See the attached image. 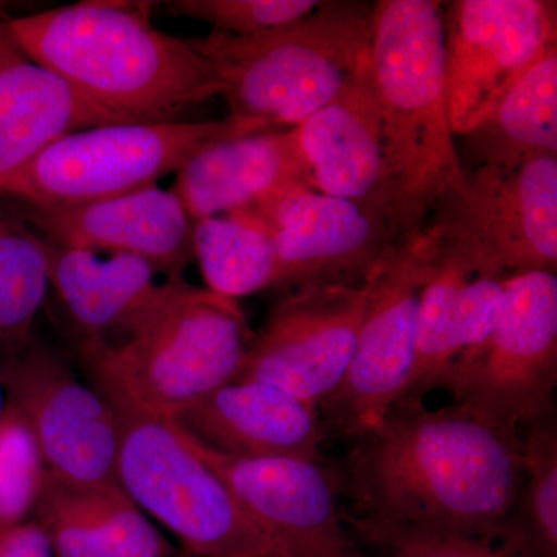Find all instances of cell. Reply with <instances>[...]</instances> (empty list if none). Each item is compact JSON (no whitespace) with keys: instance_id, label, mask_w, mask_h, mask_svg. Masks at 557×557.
<instances>
[{"instance_id":"cell-1","label":"cell","mask_w":557,"mask_h":557,"mask_svg":"<svg viewBox=\"0 0 557 557\" xmlns=\"http://www.w3.org/2000/svg\"><path fill=\"white\" fill-rule=\"evenodd\" d=\"M347 461L350 518L373 525L494 536L523 483V440L454 405L401 399L355 438Z\"/></svg>"},{"instance_id":"cell-2","label":"cell","mask_w":557,"mask_h":557,"mask_svg":"<svg viewBox=\"0 0 557 557\" xmlns=\"http://www.w3.org/2000/svg\"><path fill=\"white\" fill-rule=\"evenodd\" d=\"M146 3L86 0L0 21L17 47L120 123L177 121L220 95L193 40L153 27Z\"/></svg>"},{"instance_id":"cell-3","label":"cell","mask_w":557,"mask_h":557,"mask_svg":"<svg viewBox=\"0 0 557 557\" xmlns=\"http://www.w3.org/2000/svg\"><path fill=\"white\" fill-rule=\"evenodd\" d=\"M370 70L383 124L384 203L403 239L467 180L449 123L443 3H375Z\"/></svg>"},{"instance_id":"cell-4","label":"cell","mask_w":557,"mask_h":557,"mask_svg":"<svg viewBox=\"0 0 557 557\" xmlns=\"http://www.w3.org/2000/svg\"><path fill=\"white\" fill-rule=\"evenodd\" d=\"M255 338L237 300L170 277L126 339L81 354L106 398L177 421L237 380Z\"/></svg>"},{"instance_id":"cell-5","label":"cell","mask_w":557,"mask_h":557,"mask_svg":"<svg viewBox=\"0 0 557 557\" xmlns=\"http://www.w3.org/2000/svg\"><path fill=\"white\" fill-rule=\"evenodd\" d=\"M375 5L321 2L281 30L252 38L211 32L193 40L215 70L233 119L296 127L370 65Z\"/></svg>"},{"instance_id":"cell-6","label":"cell","mask_w":557,"mask_h":557,"mask_svg":"<svg viewBox=\"0 0 557 557\" xmlns=\"http://www.w3.org/2000/svg\"><path fill=\"white\" fill-rule=\"evenodd\" d=\"M120 424L119 479L145 515L199 557H292L193 449L177 421L108 398Z\"/></svg>"},{"instance_id":"cell-7","label":"cell","mask_w":557,"mask_h":557,"mask_svg":"<svg viewBox=\"0 0 557 557\" xmlns=\"http://www.w3.org/2000/svg\"><path fill=\"white\" fill-rule=\"evenodd\" d=\"M274 129L259 121H153L87 127L51 143L0 196L24 207L57 208L156 186L197 150L219 139Z\"/></svg>"},{"instance_id":"cell-8","label":"cell","mask_w":557,"mask_h":557,"mask_svg":"<svg viewBox=\"0 0 557 557\" xmlns=\"http://www.w3.org/2000/svg\"><path fill=\"white\" fill-rule=\"evenodd\" d=\"M429 262L431 233L424 225L395 242L366 274L368 299L354 357L341 386L319 405L336 434H369L408 391Z\"/></svg>"},{"instance_id":"cell-9","label":"cell","mask_w":557,"mask_h":557,"mask_svg":"<svg viewBox=\"0 0 557 557\" xmlns=\"http://www.w3.org/2000/svg\"><path fill=\"white\" fill-rule=\"evenodd\" d=\"M556 384V273L509 274L485 348L445 391L454 405L519 432L552 416Z\"/></svg>"},{"instance_id":"cell-10","label":"cell","mask_w":557,"mask_h":557,"mask_svg":"<svg viewBox=\"0 0 557 557\" xmlns=\"http://www.w3.org/2000/svg\"><path fill=\"white\" fill-rule=\"evenodd\" d=\"M428 226L431 262L418 313L416 366L401 399H423L478 361L511 274L472 231L445 212H435Z\"/></svg>"},{"instance_id":"cell-11","label":"cell","mask_w":557,"mask_h":557,"mask_svg":"<svg viewBox=\"0 0 557 557\" xmlns=\"http://www.w3.org/2000/svg\"><path fill=\"white\" fill-rule=\"evenodd\" d=\"M7 401L27 418L51 478L69 485L121 487L120 424L100 391L35 341L0 355Z\"/></svg>"},{"instance_id":"cell-12","label":"cell","mask_w":557,"mask_h":557,"mask_svg":"<svg viewBox=\"0 0 557 557\" xmlns=\"http://www.w3.org/2000/svg\"><path fill=\"white\" fill-rule=\"evenodd\" d=\"M454 135L471 134L505 94L557 47V3L457 0L443 7Z\"/></svg>"},{"instance_id":"cell-13","label":"cell","mask_w":557,"mask_h":557,"mask_svg":"<svg viewBox=\"0 0 557 557\" xmlns=\"http://www.w3.org/2000/svg\"><path fill=\"white\" fill-rule=\"evenodd\" d=\"M368 287L289 289L256 335L236 381H259L321 405L346 376L364 318Z\"/></svg>"},{"instance_id":"cell-14","label":"cell","mask_w":557,"mask_h":557,"mask_svg":"<svg viewBox=\"0 0 557 557\" xmlns=\"http://www.w3.org/2000/svg\"><path fill=\"white\" fill-rule=\"evenodd\" d=\"M270 231L278 289L357 284L401 239L383 207L292 189L249 208Z\"/></svg>"},{"instance_id":"cell-15","label":"cell","mask_w":557,"mask_h":557,"mask_svg":"<svg viewBox=\"0 0 557 557\" xmlns=\"http://www.w3.org/2000/svg\"><path fill=\"white\" fill-rule=\"evenodd\" d=\"M180 429L249 518L289 556L364 557L348 536L335 490L317 461L230 456Z\"/></svg>"},{"instance_id":"cell-16","label":"cell","mask_w":557,"mask_h":557,"mask_svg":"<svg viewBox=\"0 0 557 557\" xmlns=\"http://www.w3.org/2000/svg\"><path fill=\"white\" fill-rule=\"evenodd\" d=\"M437 211L463 223L509 273H556L557 156L479 164Z\"/></svg>"},{"instance_id":"cell-17","label":"cell","mask_w":557,"mask_h":557,"mask_svg":"<svg viewBox=\"0 0 557 557\" xmlns=\"http://www.w3.org/2000/svg\"><path fill=\"white\" fill-rule=\"evenodd\" d=\"M21 208L44 239L97 255L132 256L168 278L180 277L194 260L196 220L172 189L156 185L72 207Z\"/></svg>"},{"instance_id":"cell-18","label":"cell","mask_w":557,"mask_h":557,"mask_svg":"<svg viewBox=\"0 0 557 557\" xmlns=\"http://www.w3.org/2000/svg\"><path fill=\"white\" fill-rule=\"evenodd\" d=\"M299 188L317 186L296 132L274 127L203 146L180 168L172 190L197 222Z\"/></svg>"},{"instance_id":"cell-19","label":"cell","mask_w":557,"mask_h":557,"mask_svg":"<svg viewBox=\"0 0 557 557\" xmlns=\"http://www.w3.org/2000/svg\"><path fill=\"white\" fill-rule=\"evenodd\" d=\"M177 423L230 456L306 461H317L325 429L319 406L259 381L220 387Z\"/></svg>"},{"instance_id":"cell-20","label":"cell","mask_w":557,"mask_h":557,"mask_svg":"<svg viewBox=\"0 0 557 557\" xmlns=\"http://www.w3.org/2000/svg\"><path fill=\"white\" fill-rule=\"evenodd\" d=\"M115 123V116L32 61L0 22V193L51 143Z\"/></svg>"},{"instance_id":"cell-21","label":"cell","mask_w":557,"mask_h":557,"mask_svg":"<svg viewBox=\"0 0 557 557\" xmlns=\"http://www.w3.org/2000/svg\"><path fill=\"white\" fill-rule=\"evenodd\" d=\"M50 287L78 332L81 347L112 346L131 335L160 298L163 285L148 262L64 247L44 239Z\"/></svg>"},{"instance_id":"cell-22","label":"cell","mask_w":557,"mask_h":557,"mask_svg":"<svg viewBox=\"0 0 557 557\" xmlns=\"http://www.w3.org/2000/svg\"><path fill=\"white\" fill-rule=\"evenodd\" d=\"M293 129L318 190L387 211L383 124L370 65L335 100Z\"/></svg>"},{"instance_id":"cell-23","label":"cell","mask_w":557,"mask_h":557,"mask_svg":"<svg viewBox=\"0 0 557 557\" xmlns=\"http://www.w3.org/2000/svg\"><path fill=\"white\" fill-rule=\"evenodd\" d=\"M54 557H174V545L123 487L69 485L47 478L35 518Z\"/></svg>"},{"instance_id":"cell-24","label":"cell","mask_w":557,"mask_h":557,"mask_svg":"<svg viewBox=\"0 0 557 557\" xmlns=\"http://www.w3.org/2000/svg\"><path fill=\"white\" fill-rule=\"evenodd\" d=\"M467 137L479 164L511 166L531 157L557 156V47Z\"/></svg>"},{"instance_id":"cell-25","label":"cell","mask_w":557,"mask_h":557,"mask_svg":"<svg viewBox=\"0 0 557 557\" xmlns=\"http://www.w3.org/2000/svg\"><path fill=\"white\" fill-rule=\"evenodd\" d=\"M194 259L208 289L230 299L276 288V248L255 212H231L197 220Z\"/></svg>"},{"instance_id":"cell-26","label":"cell","mask_w":557,"mask_h":557,"mask_svg":"<svg viewBox=\"0 0 557 557\" xmlns=\"http://www.w3.org/2000/svg\"><path fill=\"white\" fill-rule=\"evenodd\" d=\"M49 288L39 234L17 201L0 196V355L30 343Z\"/></svg>"},{"instance_id":"cell-27","label":"cell","mask_w":557,"mask_h":557,"mask_svg":"<svg viewBox=\"0 0 557 557\" xmlns=\"http://www.w3.org/2000/svg\"><path fill=\"white\" fill-rule=\"evenodd\" d=\"M49 478L27 418L7 401L0 420V533L35 518Z\"/></svg>"},{"instance_id":"cell-28","label":"cell","mask_w":557,"mask_h":557,"mask_svg":"<svg viewBox=\"0 0 557 557\" xmlns=\"http://www.w3.org/2000/svg\"><path fill=\"white\" fill-rule=\"evenodd\" d=\"M518 504H522L528 547L537 557H556L557 431L552 418L528 428Z\"/></svg>"},{"instance_id":"cell-29","label":"cell","mask_w":557,"mask_h":557,"mask_svg":"<svg viewBox=\"0 0 557 557\" xmlns=\"http://www.w3.org/2000/svg\"><path fill=\"white\" fill-rule=\"evenodd\" d=\"M344 522L369 544L380 547L391 557H537L522 536H511L504 547L494 544V536L443 533L417 528L373 525L347 515Z\"/></svg>"},{"instance_id":"cell-30","label":"cell","mask_w":557,"mask_h":557,"mask_svg":"<svg viewBox=\"0 0 557 557\" xmlns=\"http://www.w3.org/2000/svg\"><path fill=\"white\" fill-rule=\"evenodd\" d=\"M317 0H175L164 3L175 16L211 25L212 32L252 38L281 30L313 13Z\"/></svg>"},{"instance_id":"cell-31","label":"cell","mask_w":557,"mask_h":557,"mask_svg":"<svg viewBox=\"0 0 557 557\" xmlns=\"http://www.w3.org/2000/svg\"><path fill=\"white\" fill-rule=\"evenodd\" d=\"M0 557H54L46 531L36 520L0 533Z\"/></svg>"},{"instance_id":"cell-32","label":"cell","mask_w":557,"mask_h":557,"mask_svg":"<svg viewBox=\"0 0 557 557\" xmlns=\"http://www.w3.org/2000/svg\"><path fill=\"white\" fill-rule=\"evenodd\" d=\"M7 406L5 386H3L2 373H0V420H2L3 410Z\"/></svg>"}]
</instances>
